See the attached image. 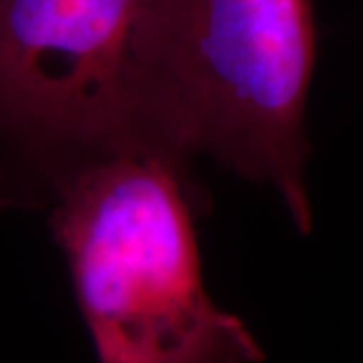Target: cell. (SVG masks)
<instances>
[{"mask_svg":"<svg viewBox=\"0 0 363 363\" xmlns=\"http://www.w3.org/2000/svg\"><path fill=\"white\" fill-rule=\"evenodd\" d=\"M39 188L99 363H260L202 279L182 156L142 138L61 157Z\"/></svg>","mask_w":363,"mask_h":363,"instance_id":"cell-2","label":"cell"},{"mask_svg":"<svg viewBox=\"0 0 363 363\" xmlns=\"http://www.w3.org/2000/svg\"><path fill=\"white\" fill-rule=\"evenodd\" d=\"M315 63L313 0H138L125 61L131 135L271 184L309 234Z\"/></svg>","mask_w":363,"mask_h":363,"instance_id":"cell-1","label":"cell"},{"mask_svg":"<svg viewBox=\"0 0 363 363\" xmlns=\"http://www.w3.org/2000/svg\"><path fill=\"white\" fill-rule=\"evenodd\" d=\"M138 0H0V143L14 182L131 138L128 40Z\"/></svg>","mask_w":363,"mask_h":363,"instance_id":"cell-3","label":"cell"}]
</instances>
